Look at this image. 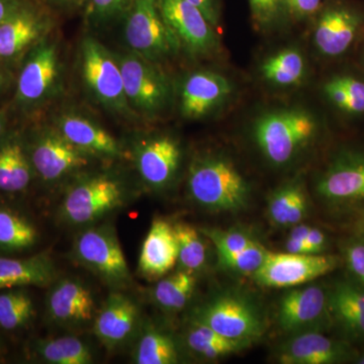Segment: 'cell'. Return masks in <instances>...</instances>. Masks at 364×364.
I'll return each instance as SVG.
<instances>
[{"instance_id": "d6a6232c", "label": "cell", "mask_w": 364, "mask_h": 364, "mask_svg": "<svg viewBox=\"0 0 364 364\" xmlns=\"http://www.w3.org/2000/svg\"><path fill=\"white\" fill-rule=\"evenodd\" d=\"M37 230L28 220L13 210L0 208V249L21 251L37 241Z\"/></svg>"}, {"instance_id": "bcb514c9", "label": "cell", "mask_w": 364, "mask_h": 364, "mask_svg": "<svg viewBox=\"0 0 364 364\" xmlns=\"http://www.w3.org/2000/svg\"><path fill=\"white\" fill-rule=\"evenodd\" d=\"M14 81L11 69L0 62V95L6 92Z\"/></svg>"}, {"instance_id": "7402d4cb", "label": "cell", "mask_w": 364, "mask_h": 364, "mask_svg": "<svg viewBox=\"0 0 364 364\" xmlns=\"http://www.w3.org/2000/svg\"><path fill=\"white\" fill-rule=\"evenodd\" d=\"M49 317L57 324L77 326L90 322L95 314V301L90 289L74 279L59 282L48 296Z\"/></svg>"}, {"instance_id": "ac0fdd59", "label": "cell", "mask_w": 364, "mask_h": 364, "mask_svg": "<svg viewBox=\"0 0 364 364\" xmlns=\"http://www.w3.org/2000/svg\"><path fill=\"white\" fill-rule=\"evenodd\" d=\"M135 157L142 181L151 188L162 189L174 181L181 166V144L169 135L151 136L136 146Z\"/></svg>"}, {"instance_id": "816d5d0a", "label": "cell", "mask_w": 364, "mask_h": 364, "mask_svg": "<svg viewBox=\"0 0 364 364\" xmlns=\"http://www.w3.org/2000/svg\"><path fill=\"white\" fill-rule=\"evenodd\" d=\"M0 353H1V346H0Z\"/></svg>"}, {"instance_id": "f546056e", "label": "cell", "mask_w": 364, "mask_h": 364, "mask_svg": "<svg viewBox=\"0 0 364 364\" xmlns=\"http://www.w3.org/2000/svg\"><path fill=\"white\" fill-rule=\"evenodd\" d=\"M325 97L333 107L351 116L364 114V81L350 75H337L323 85Z\"/></svg>"}, {"instance_id": "3957f363", "label": "cell", "mask_w": 364, "mask_h": 364, "mask_svg": "<svg viewBox=\"0 0 364 364\" xmlns=\"http://www.w3.org/2000/svg\"><path fill=\"white\" fill-rule=\"evenodd\" d=\"M318 124L311 112L280 109L261 114L253 124L255 143L263 156L275 166L293 161L317 136Z\"/></svg>"}, {"instance_id": "30bf717a", "label": "cell", "mask_w": 364, "mask_h": 364, "mask_svg": "<svg viewBox=\"0 0 364 364\" xmlns=\"http://www.w3.org/2000/svg\"><path fill=\"white\" fill-rule=\"evenodd\" d=\"M76 259L112 286L131 282V273L123 250L112 228H91L79 234L74 243Z\"/></svg>"}, {"instance_id": "9a60e30c", "label": "cell", "mask_w": 364, "mask_h": 364, "mask_svg": "<svg viewBox=\"0 0 364 364\" xmlns=\"http://www.w3.org/2000/svg\"><path fill=\"white\" fill-rule=\"evenodd\" d=\"M277 321L280 329L294 335L322 331L334 324L327 291L318 286L289 291L280 301Z\"/></svg>"}, {"instance_id": "681fc988", "label": "cell", "mask_w": 364, "mask_h": 364, "mask_svg": "<svg viewBox=\"0 0 364 364\" xmlns=\"http://www.w3.org/2000/svg\"><path fill=\"white\" fill-rule=\"evenodd\" d=\"M7 112L4 109H0V139L7 131Z\"/></svg>"}, {"instance_id": "c3c4849f", "label": "cell", "mask_w": 364, "mask_h": 364, "mask_svg": "<svg viewBox=\"0 0 364 364\" xmlns=\"http://www.w3.org/2000/svg\"><path fill=\"white\" fill-rule=\"evenodd\" d=\"M355 233L356 237L364 239V210L356 220Z\"/></svg>"}, {"instance_id": "8992f818", "label": "cell", "mask_w": 364, "mask_h": 364, "mask_svg": "<svg viewBox=\"0 0 364 364\" xmlns=\"http://www.w3.org/2000/svg\"><path fill=\"white\" fill-rule=\"evenodd\" d=\"M123 20L128 51L158 65L181 51L178 41L163 18L158 0H133Z\"/></svg>"}, {"instance_id": "ba28073f", "label": "cell", "mask_w": 364, "mask_h": 364, "mask_svg": "<svg viewBox=\"0 0 364 364\" xmlns=\"http://www.w3.org/2000/svg\"><path fill=\"white\" fill-rule=\"evenodd\" d=\"M124 188L117 177L95 174L81 178L67 191L62 217L72 225L97 221L123 203Z\"/></svg>"}, {"instance_id": "83f0119b", "label": "cell", "mask_w": 364, "mask_h": 364, "mask_svg": "<svg viewBox=\"0 0 364 364\" xmlns=\"http://www.w3.org/2000/svg\"><path fill=\"white\" fill-rule=\"evenodd\" d=\"M186 346L193 355L203 359H218L237 353L250 342L228 338L203 323L193 321L186 336Z\"/></svg>"}, {"instance_id": "4fadbf2b", "label": "cell", "mask_w": 364, "mask_h": 364, "mask_svg": "<svg viewBox=\"0 0 364 364\" xmlns=\"http://www.w3.org/2000/svg\"><path fill=\"white\" fill-rule=\"evenodd\" d=\"M158 4L181 50L193 58H205L219 52V38L215 28L198 7L188 0H158Z\"/></svg>"}, {"instance_id": "9c48e42d", "label": "cell", "mask_w": 364, "mask_h": 364, "mask_svg": "<svg viewBox=\"0 0 364 364\" xmlns=\"http://www.w3.org/2000/svg\"><path fill=\"white\" fill-rule=\"evenodd\" d=\"M54 21L46 9L26 0L0 25V62L13 68L28 53L49 37Z\"/></svg>"}, {"instance_id": "d6986e66", "label": "cell", "mask_w": 364, "mask_h": 364, "mask_svg": "<svg viewBox=\"0 0 364 364\" xmlns=\"http://www.w3.org/2000/svg\"><path fill=\"white\" fill-rule=\"evenodd\" d=\"M54 124L69 142L92 157L121 158L123 150L117 139L90 117L76 111H64Z\"/></svg>"}, {"instance_id": "8d00e7d4", "label": "cell", "mask_w": 364, "mask_h": 364, "mask_svg": "<svg viewBox=\"0 0 364 364\" xmlns=\"http://www.w3.org/2000/svg\"><path fill=\"white\" fill-rule=\"evenodd\" d=\"M133 0H87L85 21L88 26L104 28L123 20Z\"/></svg>"}, {"instance_id": "7bdbcfd3", "label": "cell", "mask_w": 364, "mask_h": 364, "mask_svg": "<svg viewBox=\"0 0 364 364\" xmlns=\"http://www.w3.org/2000/svg\"><path fill=\"white\" fill-rule=\"evenodd\" d=\"M289 13L296 16H313L320 11L322 0H286Z\"/></svg>"}, {"instance_id": "5bb4252c", "label": "cell", "mask_w": 364, "mask_h": 364, "mask_svg": "<svg viewBox=\"0 0 364 364\" xmlns=\"http://www.w3.org/2000/svg\"><path fill=\"white\" fill-rule=\"evenodd\" d=\"M364 28V11L342 1H333L318 14L314 44L326 58L343 56Z\"/></svg>"}, {"instance_id": "484cf974", "label": "cell", "mask_w": 364, "mask_h": 364, "mask_svg": "<svg viewBox=\"0 0 364 364\" xmlns=\"http://www.w3.org/2000/svg\"><path fill=\"white\" fill-rule=\"evenodd\" d=\"M56 277V268L48 254L33 257H0V291L30 286H49Z\"/></svg>"}, {"instance_id": "ab89813d", "label": "cell", "mask_w": 364, "mask_h": 364, "mask_svg": "<svg viewBox=\"0 0 364 364\" xmlns=\"http://www.w3.org/2000/svg\"><path fill=\"white\" fill-rule=\"evenodd\" d=\"M200 233L213 242L217 249L218 255L239 252L257 243L250 234L238 231V230L224 231V230L203 229Z\"/></svg>"}, {"instance_id": "7dc6e473", "label": "cell", "mask_w": 364, "mask_h": 364, "mask_svg": "<svg viewBox=\"0 0 364 364\" xmlns=\"http://www.w3.org/2000/svg\"><path fill=\"white\" fill-rule=\"evenodd\" d=\"M86 1H87V0H47L50 6L63 9V11L85 6Z\"/></svg>"}, {"instance_id": "74e56055", "label": "cell", "mask_w": 364, "mask_h": 364, "mask_svg": "<svg viewBox=\"0 0 364 364\" xmlns=\"http://www.w3.org/2000/svg\"><path fill=\"white\" fill-rule=\"evenodd\" d=\"M254 25L261 32H269L282 25L289 16L286 0H249Z\"/></svg>"}, {"instance_id": "2e32d148", "label": "cell", "mask_w": 364, "mask_h": 364, "mask_svg": "<svg viewBox=\"0 0 364 364\" xmlns=\"http://www.w3.org/2000/svg\"><path fill=\"white\" fill-rule=\"evenodd\" d=\"M233 93L229 79L214 71L191 72L179 86L178 107L188 119H202L226 104Z\"/></svg>"}, {"instance_id": "7c38bea8", "label": "cell", "mask_w": 364, "mask_h": 364, "mask_svg": "<svg viewBox=\"0 0 364 364\" xmlns=\"http://www.w3.org/2000/svg\"><path fill=\"white\" fill-rule=\"evenodd\" d=\"M228 338L252 343L264 331L259 311L247 299L233 294L218 296L200 308L195 318Z\"/></svg>"}, {"instance_id": "f1b7e54d", "label": "cell", "mask_w": 364, "mask_h": 364, "mask_svg": "<svg viewBox=\"0 0 364 364\" xmlns=\"http://www.w3.org/2000/svg\"><path fill=\"white\" fill-rule=\"evenodd\" d=\"M260 73L272 85L279 87L299 85L306 76L305 58L294 48L280 50L262 62Z\"/></svg>"}, {"instance_id": "4dcf8cb0", "label": "cell", "mask_w": 364, "mask_h": 364, "mask_svg": "<svg viewBox=\"0 0 364 364\" xmlns=\"http://www.w3.org/2000/svg\"><path fill=\"white\" fill-rule=\"evenodd\" d=\"M196 284L195 272L181 269L158 282L153 298L163 310L177 313L188 303L195 291Z\"/></svg>"}, {"instance_id": "52a82bcc", "label": "cell", "mask_w": 364, "mask_h": 364, "mask_svg": "<svg viewBox=\"0 0 364 364\" xmlns=\"http://www.w3.org/2000/svg\"><path fill=\"white\" fill-rule=\"evenodd\" d=\"M35 176L46 183H57L90 164V155L78 149L51 126L33 129L25 135Z\"/></svg>"}, {"instance_id": "6da1fadb", "label": "cell", "mask_w": 364, "mask_h": 364, "mask_svg": "<svg viewBox=\"0 0 364 364\" xmlns=\"http://www.w3.org/2000/svg\"><path fill=\"white\" fill-rule=\"evenodd\" d=\"M63 85L64 65L59 44L49 36L21 61L16 80L14 107L28 116L40 112L61 95Z\"/></svg>"}, {"instance_id": "60d3db41", "label": "cell", "mask_w": 364, "mask_h": 364, "mask_svg": "<svg viewBox=\"0 0 364 364\" xmlns=\"http://www.w3.org/2000/svg\"><path fill=\"white\" fill-rule=\"evenodd\" d=\"M343 258L352 277L364 287V239L356 237L347 242L343 247Z\"/></svg>"}, {"instance_id": "e0dca14e", "label": "cell", "mask_w": 364, "mask_h": 364, "mask_svg": "<svg viewBox=\"0 0 364 364\" xmlns=\"http://www.w3.org/2000/svg\"><path fill=\"white\" fill-rule=\"evenodd\" d=\"M317 191L333 205L364 203V153H341L318 178Z\"/></svg>"}, {"instance_id": "d4e9b609", "label": "cell", "mask_w": 364, "mask_h": 364, "mask_svg": "<svg viewBox=\"0 0 364 364\" xmlns=\"http://www.w3.org/2000/svg\"><path fill=\"white\" fill-rule=\"evenodd\" d=\"M328 303L333 323L350 338L364 340V287L338 282L328 291Z\"/></svg>"}, {"instance_id": "603a6c76", "label": "cell", "mask_w": 364, "mask_h": 364, "mask_svg": "<svg viewBox=\"0 0 364 364\" xmlns=\"http://www.w3.org/2000/svg\"><path fill=\"white\" fill-rule=\"evenodd\" d=\"M177 257L173 225L163 219L154 220L141 249L139 272L146 279H160L176 267Z\"/></svg>"}, {"instance_id": "f907efd6", "label": "cell", "mask_w": 364, "mask_h": 364, "mask_svg": "<svg viewBox=\"0 0 364 364\" xmlns=\"http://www.w3.org/2000/svg\"><path fill=\"white\" fill-rule=\"evenodd\" d=\"M356 363L364 364V355L361 356V358H359L358 361H356Z\"/></svg>"}, {"instance_id": "44dd1931", "label": "cell", "mask_w": 364, "mask_h": 364, "mask_svg": "<svg viewBox=\"0 0 364 364\" xmlns=\"http://www.w3.org/2000/svg\"><path fill=\"white\" fill-rule=\"evenodd\" d=\"M138 317L136 304L123 294L114 293L95 317L93 332L105 347L114 349L130 338Z\"/></svg>"}, {"instance_id": "f5cc1de1", "label": "cell", "mask_w": 364, "mask_h": 364, "mask_svg": "<svg viewBox=\"0 0 364 364\" xmlns=\"http://www.w3.org/2000/svg\"><path fill=\"white\" fill-rule=\"evenodd\" d=\"M363 66H364V55H363Z\"/></svg>"}, {"instance_id": "277c9868", "label": "cell", "mask_w": 364, "mask_h": 364, "mask_svg": "<svg viewBox=\"0 0 364 364\" xmlns=\"http://www.w3.org/2000/svg\"><path fill=\"white\" fill-rule=\"evenodd\" d=\"M81 80L88 97L105 112L124 119H136L124 92L123 75L114 53L91 36L79 48Z\"/></svg>"}, {"instance_id": "4316f807", "label": "cell", "mask_w": 364, "mask_h": 364, "mask_svg": "<svg viewBox=\"0 0 364 364\" xmlns=\"http://www.w3.org/2000/svg\"><path fill=\"white\" fill-rule=\"evenodd\" d=\"M308 214V198L299 182H291L277 189L268 200V215L277 226H296Z\"/></svg>"}, {"instance_id": "b9f144b4", "label": "cell", "mask_w": 364, "mask_h": 364, "mask_svg": "<svg viewBox=\"0 0 364 364\" xmlns=\"http://www.w3.org/2000/svg\"><path fill=\"white\" fill-rule=\"evenodd\" d=\"M191 4L198 7L205 18L214 28L219 25L221 14V0H188Z\"/></svg>"}, {"instance_id": "d590c367", "label": "cell", "mask_w": 364, "mask_h": 364, "mask_svg": "<svg viewBox=\"0 0 364 364\" xmlns=\"http://www.w3.org/2000/svg\"><path fill=\"white\" fill-rule=\"evenodd\" d=\"M35 315L33 299L23 289L0 294V328L14 331L25 327Z\"/></svg>"}, {"instance_id": "e575fe53", "label": "cell", "mask_w": 364, "mask_h": 364, "mask_svg": "<svg viewBox=\"0 0 364 364\" xmlns=\"http://www.w3.org/2000/svg\"><path fill=\"white\" fill-rule=\"evenodd\" d=\"M174 234L178 248L181 269L196 272L205 267L207 261V248L198 230L184 223L173 225Z\"/></svg>"}, {"instance_id": "f35d334b", "label": "cell", "mask_w": 364, "mask_h": 364, "mask_svg": "<svg viewBox=\"0 0 364 364\" xmlns=\"http://www.w3.org/2000/svg\"><path fill=\"white\" fill-rule=\"evenodd\" d=\"M267 252V249L257 242L245 250L235 253L220 254L218 257L222 267L227 269L241 273V274L253 275L262 264Z\"/></svg>"}, {"instance_id": "7a4b0ae2", "label": "cell", "mask_w": 364, "mask_h": 364, "mask_svg": "<svg viewBox=\"0 0 364 364\" xmlns=\"http://www.w3.org/2000/svg\"><path fill=\"white\" fill-rule=\"evenodd\" d=\"M188 188L191 198L212 212H237L247 205L248 182L226 157L203 155L189 167Z\"/></svg>"}, {"instance_id": "5b68a950", "label": "cell", "mask_w": 364, "mask_h": 364, "mask_svg": "<svg viewBox=\"0 0 364 364\" xmlns=\"http://www.w3.org/2000/svg\"><path fill=\"white\" fill-rule=\"evenodd\" d=\"M114 56L132 111L147 119L164 116L171 107L174 93L161 67L130 51L114 53Z\"/></svg>"}, {"instance_id": "1f68e13d", "label": "cell", "mask_w": 364, "mask_h": 364, "mask_svg": "<svg viewBox=\"0 0 364 364\" xmlns=\"http://www.w3.org/2000/svg\"><path fill=\"white\" fill-rule=\"evenodd\" d=\"M35 352L46 363L52 364H88L92 354L85 342L75 337L39 340Z\"/></svg>"}, {"instance_id": "f6af8a7d", "label": "cell", "mask_w": 364, "mask_h": 364, "mask_svg": "<svg viewBox=\"0 0 364 364\" xmlns=\"http://www.w3.org/2000/svg\"><path fill=\"white\" fill-rule=\"evenodd\" d=\"M26 0H0V25L13 16Z\"/></svg>"}, {"instance_id": "8fae6325", "label": "cell", "mask_w": 364, "mask_h": 364, "mask_svg": "<svg viewBox=\"0 0 364 364\" xmlns=\"http://www.w3.org/2000/svg\"><path fill=\"white\" fill-rule=\"evenodd\" d=\"M338 258L324 254L279 253L267 251L253 274L257 284L272 289L296 287L333 272Z\"/></svg>"}, {"instance_id": "836d02e7", "label": "cell", "mask_w": 364, "mask_h": 364, "mask_svg": "<svg viewBox=\"0 0 364 364\" xmlns=\"http://www.w3.org/2000/svg\"><path fill=\"white\" fill-rule=\"evenodd\" d=\"M134 359L138 364H174L178 363V351L168 334L149 329L141 337Z\"/></svg>"}, {"instance_id": "ee69618b", "label": "cell", "mask_w": 364, "mask_h": 364, "mask_svg": "<svg viewBox=\"0 0 364 364\" xmlns=\"http://www.w3.org/2000/svg\"><path fill=\"white\" fill-rule=\"evenodd\" d=\"M306 242L311 254H318L326 248L327 237L320 229L311 227L308 235H306Z\"/></svg>"}, {"instance_id": "cb8c5ba5", "label": "cell", "mask_w": 364, "mask_h": 364, "mask_svg": "<svg viewBox=\"0 0 364 364\" xmlns=\"http://www.w3.org/2000/svg\"><path fill=\"white\" fill-rule=\"evenodd\" d=\"M35 176L25 134L7 129L0 139V191L23 193Z\"/></svg>"}, {"instance_id": "ffe728a7", "label": "cell", "mask_w": 364, "mask_h": 364, "mask_svg": "<svg viewBox=\"0 0 364 364\" xmlns=\"http://www.w3.org/2000/svg\"><path fill=\"white\" fill-rule=\"evenodd\" d=\"M351 353L350 347L344 342L310 331L287 340L280 347L277 358L284 364H335L344 363Z\"/></svg>"}]
</instances>
